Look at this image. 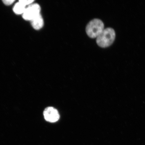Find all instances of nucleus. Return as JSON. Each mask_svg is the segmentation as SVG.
<instances>
[{
	"instance_id": "nucleus-4",
	"label": "nucleus",
	"mask_w": 145,
	"mask_h": 145,
	"mask_svg": "<svg viewBox=\"0 0 145 145\" xmlns=\"http://www.w3.org/2000/svg\"><path fill=\"white\" fill-rule=\"evenodd\" d=\"M43 115L45 120L50 123L57 122L59 119V112L52 107H48L45 108L43 112Z\"/></svg>"
},
{
	"instance_id": "nucleus-6",
	"label": "nucleus",
	"mask_w": 145,
	"mask_h": 145,
	"mask_svg": "<svg viewBox=\"0 0 145 145\" xmlns=\"http://www.w3.org/2000/svg\"><path fill=\"white\" fill-rule=\"evenodd\" d=\"M26 6L19 1L14 5L13 8L14 12L17 14H23L26 10Z\"/></svg>"
},
{
	"instance_id": "nucleus-8",
	"label": "nucleus",
	"mask_w": 145,
	"mask_h": 145,
	"mask_svg": "<svg viewBox=\"0 0 145 145\" xmlns=\"http://www.w3.org/2000/svg\"><path fill=\"white\" fill-rule=\"evenodd\" d=\"M15 1L13 0H5L3 1V2L5 5H10L12 4Z\"/></svg>"
},
{
	"instance_id": "nucleus-3",
	"label": "nucleus",
	"mask_w": 145,
	"mask_h": 145,
	"mask_svg": "<svg viewBox=\"0 0 145 145\" xmlns=\"http://www.w3.org/2000/svg\"><path fill=\"white\" fill-rule=\"evenodd\" d=\"M41 8L39 5L31 4L26 8L23 14V19L27 21H31L32 19L40 14Z\"/></svg>"
},
{
	"instance_id": "nucleus-2",
	"label": "nucleus",
	"mask_w": 145,
	"mask_h": 145,
	"mask_svg": "<svg viewBox=\"0 0 145 145\" xmlns=\"http://www.w3.org/2000/svg\"><path fill=\"white\" fill-rule=\"evenodd\" d=\"M104 24L103 22L99 19H93L86 25V31L90 38L97 37L104 30Z\"/></svg>"
},
{
	"instance_id": "nucleus-5",
	"label": "nucleus",
	"mask_w": 145,
	"mask_h": 145,
	"mask_svg": "<svg viewBox=\"0 0 145 145\" xmlns=\"http://www.w3.org/2000/svg\"><path fill=\"white\" fill-rule=\"evenodd\" d=\"M31 21L33 28L36 30H39L43 27L44 22L40 14L36 16Z\"/></svg>"
},
{
	"instance_id": "nucleus-7",
	"label": "nucleus",
	"mask_w": 145,
	"mask_h": 145,
	"mask_svg": "<svg viewBox=\"0 0 145 145\" xmlns=\"http://www.w3.org/2000/svg\"><path fill=\"white\" fill-rule=\"evenodd\" d=\"M34 1H31V0H28V1H20V2L22 3L24 5L26 6L27 5H30Z\"/></svg>"
},
{
	"instance_id": "nucleus-1",
	"label": "nucleus",
	"mask_w": 145,
	"mask_h": 145,
	"mask_svg": "<svg viewBox=\"0 0 145 145\" xmlns=\"http://www.w3.org/2000/svg\"><path fill=\"white\" fill-rule=\"evenodd\" d=\"M116 34L113 28L108 27L104 29L97 36L96 39L97 44L101 48H106L113 43L115 39Z\"/></svg>"
}]
</instances>
